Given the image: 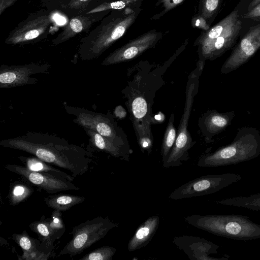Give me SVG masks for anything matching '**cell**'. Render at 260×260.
I'll return each instance as SVG.
<instances>
[{
	"mask_svg": "<svg viewBox=\"0 0 260 260\" xmlns=\"http://www.w3.org/2000/svg\"><path fill=\"white\" fill-rule=\"evenodd\" d=\"M220 205L245 208L254 211L260 210V192L248 197H236L216 201Z\"/></svg>",
	"mask_w": 260,
	"mask_h": 260,
	"instance_id": "cell-26",
	"label": "cell"
},
{
	"mask_svg": "<svg viewBox=\"0 0 260 260\" xmlns=\"http://www.w3.org/2000/svg\"><path fill=\"white\" fill-rule=\"evenodd\" d=\"M173 243L191 260H227L228 257L215 258L209 256L217 253V244L204 238L193 236H176Z\"/></svg>",
	"mask_w": 260,
	"mask_h": 260,
	"instance_id": "cell-16",
	"label": "cell"
},
{
	"mask_svg": "<svg viewBox=\"0 0 260 260\" xmlns=\"http://www.w3.org/2000/svg\"><path fill=\"white\" fill-rule=\"evenodd\" d=\"M174 114L172 112L165 132L161 146L162 162L166 160L176 141L177 132L174 126Z\"/></svg>",
	"mask_w": 260,
	"mask_h": 260,
	"instance_id": "cell-28",
	"label": "cell"
},
{
	"mask_svg": "<svg viewBox=\"0 0 260 260\" xmlns=\"http://www.w3.org/2000/svg\"><path fill=\"white\" fill-rule=\"evenodd\" d=\"M64 108L67 113L75 116L74 122L83 128L92 129L117 146L133 152L126 135L110 112L105 114L67 105Z\"/></svg>",
	"mask_w": 260,
	"mask_h": 260,
	"instance_id": "cell-8",
	"label": "cell"
},
{
	"mask_svg": "<svg viewBox=\"0 0 260 260\" xmlns=\"http://www.w3.org/2000/svg\"><path fill=\"white\" fill-rule=\"evenodd\" d=\"M63 0H40L41 5L43 8L50 11L58 10Z\"/></svg>",
	"mask_w": 260,
	"mask_h": 260,
	"instance_id": "cell-35",
	"label": "cell"
},
{
	"mask_svg": "<svg viewBox=\"0 0 260 260\" xmlns=\"http://www.w3.org/2000/svg\"><path fill=\"white\" fill-rule=\"evenodd\" d=\"M188 224L215 235L237 240L260 238V225L241 215H191L184 218Z\"/></svg>",
	"mask_w": 260,
	"mask_h": 260,
	"instance_id": "cell-6",
	"label": "cell"
},
{
	"mask_svg": "<svg viewBox=\"0 0 260 260\" xmlns=\"http://www.w3.org/2000/svg\"><path fill=\"white\" fill-rule=\"evenodd\" d=\"M143 2L114 10L80 40L78 54L82 60L99 57L122 38L141 13Z\"/></svg>",
	"mask_w": 260,
	"mask_h": 260,
	"instance_id": "cell-3",
	"label": "cell"
},
{
	"mask_svg": "<svg viewBox=\"0 0 260 260\" xmlns=\"http://www.w3.org/2000/svg\"><path fill=\"white\" fill-rule=\"evenodd\" d=\"M185 0H157L155 6H160L161 10L150 18L151 20H157L166 13L181 4Z\"/></svg>",
	"mask_w": 260,
	"mask_h": 260,
	"instance_id": "cell-31",
	"label": "cell"
},
{
	"mask_svg": "<svg viewBox=\"0 0 260 260\" xmlns=\"http://www.w3.org/2000/svg\"><path fill=\"white\" fill-rule=\"evenodd\" d=\"M159 223L157 215L150 216L137 229L134 236L128 243L127 249L134 251L146 246L152 239Z\"/></svg>",
	"mask_w": 260,
	"mask_h": 260,
	"instance_id": "cell-20",
	"label": "cell"
},
{
	"mask_svg": "<svg viewBox=\"0 0 260 260\" xmlns=\"http://www.w3.org/2000/svg\"><path fill=\"white\" fill-rule=\"evenodd\" d=\"M234 111L220 112L216 109L207 110L199 118L198 126L207 143L213 142V138L224 131L235 116Z\"/></svg>",
	"mask_w": 260,
	"mask_h": 260,
	"instance_id": "cell-18",
	"label": "cell"
},
{
	"mask_svg": "<svg viewBox=\"0 0 260 260\" xmlns=\"http://www.w3.org/2000/svg\"><path fill=\"white\" fill-rule=\"evenodd\" d=\"M33 189L26 183H15L11 188L9 194L10 204L17 205L28 198L33 192Z\"/></svg>",
	"mask_w": 260,
	"mask_h": 260,
	"instance_id": "cell-29",
	"label": "cell"
},
{
	"mask_svg": "<svg viewBox=\"0 0 260 260\" xmlns=\"http://www.w3.org/2000/svg\"><path fill=\"white\" fill-rule=\"evenodd\" d=\"M54 12L42 9L29 14L9 32L5 40V44L24 45L46 39L57 28Z\"/></svg>",
	"mask_w": 260,
	"mask_h": 260,
	"instance_id": "cell-9",
	"label": "cell"
},
{
	"mask_svg": "<svg viewBox=\"0 0 260 260\" xmlns=\"http://www.w3.org/2000/svg\"><path fill=\"white\" fill-rule=\"evenodd\" d=\"M241 179L240 175L230 173L204 175L181 185L170 194L169 198L177 200L211 194Z\"/></svg>",
	"mask_w": 260,
	"mask_h": 260,
	"instance_id": "cell-11",
	"label": "cell"
},
{
	"mask_svg": "<svg viewBox=\"0 0 260 260\" xmlns=\"http://www.w3.org/2000/svg\"><path fill=\"white\" fill-rule=\"evenodd\" d=\"M187 39L164 62L141 60L127 70V84L121 93L140 150L151 154L153 145L152 106L156 92L165 84L163 75L188 44Z\"/></svg>",
	"mask_w": 260,
	"mask_h": 260,
	"instance_id": "cell-1",
	"label": "cell"
},
{
	"mask_svg": "<svg viewBox=\"0 0 260 260\" xmlns=\"http://www.w3.org/2000/svg\"><path fill=\"white\" fill-rule=\"evenodd\" d=\"M116 251V249L113 247L103 246L86 254L80 260H112Z\"/></svg>",
	"mask_w": 260,
	"mask_h": 260,
	"instance_id": "cell-30",
	"label": "cell"
},
{
	"mask_svg": "<svg viewBox=\"0 0 260 260\" xmlns=\"http://www.w3.org/2000/svg\"><path fill=\"white\" fill-rule=\"evenodd\" d=\"M5 168L20 175L25 181L37 186L49 193L79 189V187L68 179L57 177L47 173L31 171L25 166L6 165Z\"/></svg>",
	"mask_w": 260,
	"mask_h": 260,
	"instance_id": "cell-15",
	"label": "cell"
},
{
	"mask_svg": "<svg viewBox=\"0 0 260 260\" xmlns=\"http://www.w3.org/2000/svg\"><path fill=\"white\" fill-rule=\"evenodd\" d=\"M84 129L89 138V143L93 147L108 153L114 157L127 161H129V155L131 152L117 146L106 138L92 129Z\"/></svg>",
	"mask_w": 260,
	"mask_h": 260,
	"instance_id": "cell-21",
	"label": "cell"
},
{
	"mask_svg": "<svg viewBox=\"0 0 260 260\" xmlns=\"http://www.w3.org/2000/svg\"><path fill=\"white\" fill-rule=\"evenodd\" d=\"M260 3V0H242L236 6L240 14Z\"/></svg>",
	"mask_w": 260,
	"mask_h": 260,
	"instance_id": "cell-33",
	"label": "cell"
},
{
	"mask_svg": "<svg viewBox=\"0 0 260 260\" xmlns=\"http://www.w3.org/2000/svg\"><path fill=\"white\" fill-rule=\"evenodd\" d=\"M244 20L236 7L229 15L196 39L199 61L213 60L233 49L244 27Z\"/></svg>",
	"mask_w": 260,
	"mask_h": 260,
	"instance_id": "cell-4",
	"label": "cell"
},
{
	"mask_svg": "<svg viewBox=\"0 0 260 260\" xmlns=\"http://www.w3.org/2000/svg\"><path fill=\"white\" fill-rule=\"evenodd\" d=\"M240 15L244 20L260 22V3Z\"/></svg>",
	"mask_w": 260,
	"mask_h": 260,
	"instance_id": "cell-32",
	"label": "cell"
},
{
	"mask_svg": "<svg viewBox=\"0 0 260 260\" xmlns=\"http://www.w3.org/2000/svg\"><path fill=\"white\" fill-rule=\"evenodd\" d=\"M18 0H0V15L10 7L13 5Z\"/></svg>",
	"mask_w": 260,
	"mask_h": 260,
	"instance_id": "cell-36",
	"label": "cell"
},
{
	"mask_svg": "<svg viewBox=\"0 0 260 260\" xmlns=\"http://www.w3.org/2000/svg\"><path fill=\"white\" fill-rule=\"evenodd\" d=\"M191 23L192 27L202 29L203 30H207L211 27L206 20L198 14L192 17Z\"/></svg>",
	"mask_w": 260,
	"mask_h": 260,
	"instance_id": "cell-34",
	"label": "cell"
},
{
	"mask_svg": "<svg viewBox=\"0 0 260 260\" xmlns=\"http://www.w3.org/2000/svg\"><path fill=\"white\" fill-rule=\"evenodd\" d=\"M111 11H103L70 17L62 30L51 40V46H58L77 35L86 31L95 23L101 21Z\"/></svg>",
	"mask_w": 260,
	"mask_h": 260,
	"instance_id": "cell-17",
	"label": "cell"
},
{
	"mask_svg": "<svg viewBox=\"0 0 260 260\" xmlns=\"http://www.w3.org/2000/svg\"><path fill=\"white\" fill-rule=\"evenodd\" d=\"M222 0H199L198 14L211 25L219 13Z\"/></svg>",
	"mask_w": 260,
	"mask_h": 260,
	"instance_id": "cell-27",
	"label": "cell"
},
{
	"mask_svg": "<svg viewBox=\"0 0 260 260\" xmlns=\"http://www.w3.org/2000/svg\"><path fill=\"white\" fill-rule=\"evenodd\" d=\"M85 200V198L82 196L63 193L51 195L44 198V202L49 207L60 211H66Z\"/></svg>",
	"mask_w": 260,
	"mask_h": 260,
	"instance_id": "cell-23",
	"label": "cell"
},
{
	"mask_svg": "<svg viewBox=\"0 0 260 260\" xmlns=\"http://www.w3.org/2000/svg\"><path fill=\"white\" fill-rule=\"evenodd\" d=\"M103 0H63L58 10L72 17L85 14Z\"/></svg>",
	"mask_w": 260,
	"mask_h": 260,
	"instance_id": "cell-24",
	"label": "cell"
},
{
	"mask_svg": "<svg viewBox=\"0 0 260 260\" xmlns=\"http://www.w3.org/2000/svg\"><path fill=\"white\" fill-rule=\"evenodd\" d=\"M18 158L24 164L25 167L28 170L37 172L47 173L57 177L68 179L72 182L74 180V177L57 169L53 165L49 164L40 158L34 156L18 157Z\"/></svg>",
	"mask_w": 260,
	"mask_h": 260,
	"instance_id": "cell-22",
	"label": "cell"
},
{
	"mask_svg": "<svg viewBox=\"0 0 260 260\" xmlns=\"http://www.w3.org/2000/svg\"><path fill=\"white\" fill-rule=\"evenodd\" d=\"M260 49V22L250 26L223 62L220 73L228 74L246 63Z\"/></svg>",
	"mask_w": 260,
	"mask_h": 260,
	"instance_id": "cell-12",
	"label": "cell"
},
{
	"mask_svg": "<svg viewBox=\"0 0 260 260\" xmlns=\"http://www.w3.org/2000/svg\"><path fill=\"white\" fill-rule=\"evenodd\" d=\"M29 227L32 232L37 234L43 246L46 249L52 251L53 244L55 239L50 229L49 219L41 218L31 223Z\"/></svg>",
	"mask_w": 260,
	"mask_h": 260,
	"instance_id": "cell-25",
	"label": "cell"
},
{
	"mask_svg": "<svg viewBox=\"0 0 260 260\" xmlns=\"http://www.w3.org/2000/svg\"><path fill=\"white\" fill-rule=\"evenodd\" d=\"M260 155V132L256 128L244 126L237 129L233 142L212 153L201 155L197 165L217 167L235 165L254 159Z\"/></svg>",
	"mask_w": 260,
	"mask_h": 260,
	"instance_id": "cell-5",
	"label": "cell"
},
{
	"mask_svg": "<svg viewBox=\"0 0 260 260\" xmlns=\"http://www.w3.org/2000/svg\"><path fill=\"white\" fill-rule=\"evenodd\" d=\"M204 66V63L197 61L196 68L188 76L183 113L177 132L175 144L166 160L163 162L164 168L179 167L183 161L188 160V151L196 143L191 137L188 125L194 97L198 92L199 78Z\"/></svg>",
	"mask_w": 260,
	"mask_h": 260,
	"instance_id": "cell-7",
	"label": "cell"
},
{
	"mask_svg": "<svg viewBox=\"0 0 260 260\" xmlns=\"http://www.w3.org/2000/svg\"><path fill=\"white\" fill-rule=\"evenodd\" d=\"M12 238L23 250L24 259H47L51 251L46 249L39 240L32 238L24 231L21 234H14Z\"/></svg>",
	"mask_w": 260,
	"mask_h": 260,
	"instance_id": "cell-19",
	"label": "cell"
},
{
	"mask_svg": "<svg viewBox=\"0 0 260 260\" xmlns=\"http://www.w3.org/2000/svg\"><path fill=\"white\" fill-rule=\"evenodd\" d=\"M50 68V64L47 63L2 65L0 67V87L8 88L36 84L37 79L30 76L48 73Z\"/></svg>",
	"mask_w": 260,
	"mask_h": 260,
	"instance_id": "cell-14",
	"label": "cell"
},
{
	"mask_svg": "<svg viewBox=\"0 0 260 260\" xmlns=\"http://www.w3.org/2000/svg\"><path fill=\"white\" fill-rule=\"evenodd\" d=\"M118 226L108 217L98 216L75 226L70 233L72 238L59 252L58 256H74L82 253L103 238L108 232Z\"/></svg>",
	"mask_w": 260,
	"mask_h": 260,
	"instance_id": "cell-10",
	"label": "cell"
},
{
	"mask_svg": "<svg viewBox=\"0 0 260 260\" xmlns=\"http://www.w3.org/2000/svg\"><path fill=\"white\" fill-rule=\"evenodd\" d=\"M162 37V33L155 29L148 31L114 50L101 64L107 66L133 60L155 47Z\"/></svg>",
	"mask_w": 260,
	"mask_h": 260,
	"instance_id": "cell-13",
	"label": "cell"
},
{
	"mask_svg": "<svg viewBox=\"0 0 260 260\" xmlns=\"http://www.w3.org/2000/svg\"><path fill=\"white\" fill-rule=\"evenodd\" d=\"M0 145L30 153L49 164L70 171L74 177L85 174L92 161V154L90 152L48 134L28 132L21 136L3 140Z\"/></svg>",
	"mask_w": 260,
	"mask_h": 260,
	"instance_id": "cell-2",
	"label": "cell"
}]
</instances>
